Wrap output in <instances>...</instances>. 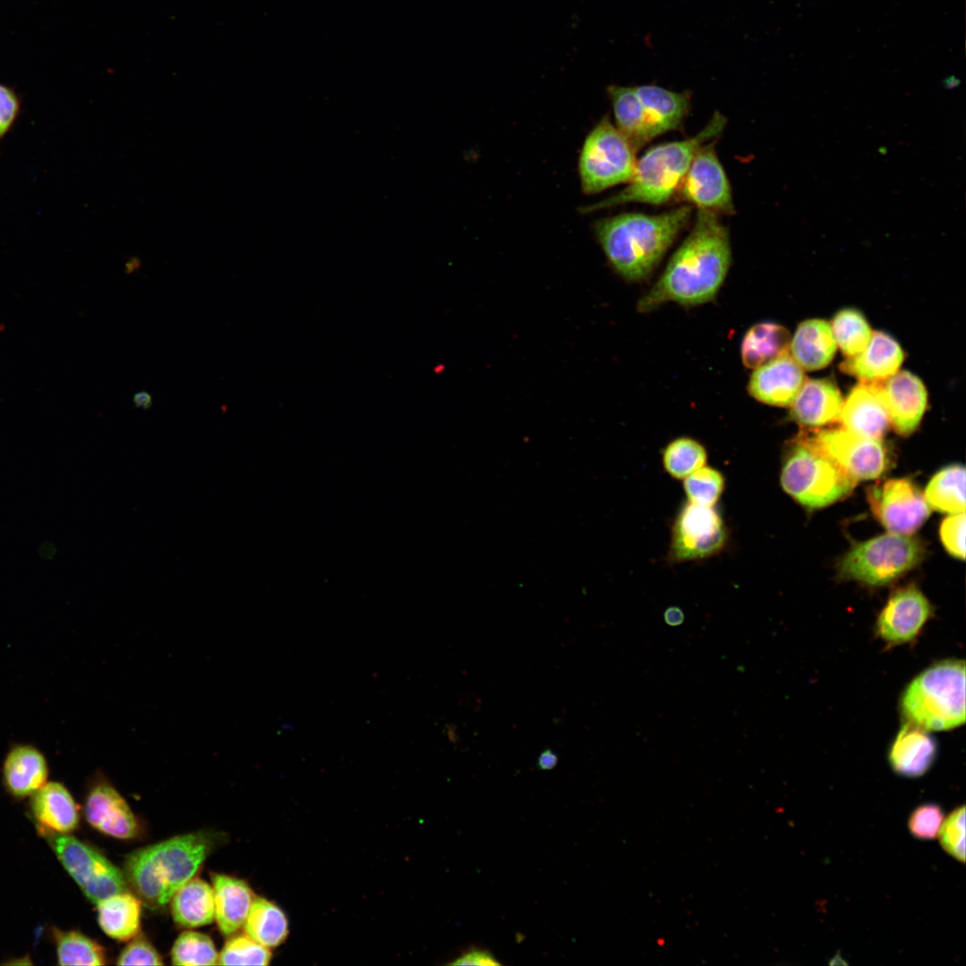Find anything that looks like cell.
<instances>
[{
	"mask_svg": "<svg viewBox=\"0 0 966 966\" xmlns=\"http://www.w3.org/2000/svg\"><path fill=\"white\" fill-rule=\"evenodd\" d=\"M52 934L56 946L58 964L92 966L106 964L104 948L83 933L54 928Z\"/></svg>",
	"mask_w": 966,
	"mask_h": 966,
	"instance_id": "33",
	"label": "cell"
},
{
	"mask_svg": "<svg viewBox=\"0 0 966 966\" xmlns=\"http://www.w3.org/2000/svg\"><path fill=\"white\" fill-rule=\"evenodd\" d=\"M634 88L654 138L679 127L690 106L687 92L671 91L653 84Z\"/></svg>",
	"mask_w": 966,
	"mask_h": 966,
	"instance_id": "25",
	"label": "cell"
},
{
	"mask_svg": "<svg viewBox=\"0 0 966 966\" xmlns=\"http://www.w3.org/2000/svg\"><path fill=\"white\" fill-rule=\"evenodd\" d=\"M222 838L215 832L198 831L140 848L125 860L127 883L148 907H163L195 876Z\"/></svg>",
	"mask_w": 966,
	"mask_h": 966,
	"instance_id": "3",
	"label": "cell"
},
{
	"mask_svg": "<svg viewBox=\"0 0 966 966\" xmlns=\"http://www.w3.org/2000/svg\"><path fill=\"white\" fill-rule=\"evenodd\" d=\"M118 965H163L157 949L144 936H140L129 943L120 953Z\"/></svg>",
	"mask_w": 966,
	"mask_h": 966,
	"instance_id": "42",
	"label": "cell"
},
{
	"mask_svg": "<svg viewBox=\"0 0 966 966\" xmlns=\"http://www.w3.org/2000/svg\"><path fill=\"white\" fill-rule=\"evenodd\" d=\"M843 398L838 387L828 379L804 381L791 404V416L808 427L826 425L839 416Z\"/></svg>",
	"mask_w": 966,
	"mask_h": 966,
	"instance_id": "22",
	"label": "cell"
},
{
	"mask_svg": "<svg viewBox=\"0 0 966 966\" xmlns=\"http://www.w3.org/2000/svg\"><path fill=\"white\" fill-rule=\"evenodd\" d=\"M171 911L174 920L183 928L210 924L215 918L213 887L200 878H191L173 895Z\"/></svg>",
	"mask_w": 966,
	"mask_h": 966,
	"instance_id": "28",
	"label": "cell"
},
{
	"mask_svg": "<svg viewBox=\"0 0 966 966\" xmlns=\"http://www.w3.org/2000/svg\"><path fill=\"white\" fill-rule=\"evenodd\" d=\"M140 266V259L137 257H131L124 264V272L125 274H131L137 271Z\"/></svg>",
	"mask_w": 966,
	"mask_h": 966,
	"instance_id": "48",
	"label": "cell"
},
{
	"mask_svg": "<svg viewBox=\"0 0 966 966\" xmlns=\"http://www.w3.org/2000/svg\"><path fill=\"white\" fill-rule=\"evenodd\" d=\"M885 407L890 425L901 435L919 426L926 410L928 395L923 383L909 371H897L878 381H866Z\"/></svg>",
	"mask_w": 966,
	"mask_h": 966,
	"instance_id": "14",
	"label": "cell"
},
{
	"mask_svg": "<svg viewBox=\"0 0 966 966\" xmlns=\"http://www.w3.org/2000/svg\"><path fill=\"white\" fill-rule=\"evenodd\" d=\"M808 440L856 480L876 479L886 468V452L880 439L836 428L820 431Z\"/></svg>",
	"mask_w": 966,
	"mask_h": 966,
	"instance_id": "11",
	"label": "cell"
},
{
	"mask_svg": "<svg viewBox=\"0 0 966 966\" xmlns=\"http://www.w3.org/2000/svg\"><path fill=\"white\" fill-rule=\"evenodd\" d=\"M132 402L136 408L148 410L152 406V395L145 390L139 391L134 394Z\"/></svg>",
	"mask_w": 966,
	"mask_h": 966,
	"instance_id": "47",
	"label": "cell"
},
{
	"mask_svg": "<svg viewBox=\"0 0 966 966\" xmlns=\"http://www.w3.org/2000/svg\"><path fill=\"white\" fill-rule=\"evenodd\" d=\"M727 538L724 521L715 506L687 502L674 519L668 557L673 563L709 558L723 550Z\"/></svg>",
	"mask_w": 966,
	"mask_h": 966,
	"instance_id": "10",
	"label": "cell"
},
{
	"mask_svg": "<svg viewBox=\"0 0 966 966\" xmlns=\"http://www.w3.org/2000/svg\"><path fill=\"white\" fill-rule=\"evenodd\" d=\"M838 419L843 428L874 439H880L890 425L885 407L866 381L852 388L843 402Z\"/></svg>",
	"mask_w": 966,
	"mask_h": 966,
	"instance_id": "20",
	"label": "cell"
},
{
	"mask_svg": "<svg viewBox=\"0 0 966 966\" xmlns=\"http://www.w3.org/2000/svg\"><path fill=\"white\" fill-rule=\"evenodd\" d=\"M902 715L926 731H945L965 722V664L946 660L927 668L907 686Z\"/></svg>",
	"mask_w": 966,
	"mask_h": 966,
	"instance_id": "5",
	"label": "cell"
},
{
	"mask_svg": "<svg viewBox=\"0 0 966 966\" xmlns=\"http://www.w3.org/2000/svg\"><path fill=\"white\" fill-rule=\"evenodd\" d=\"M731 257L728 231L717 214L698 209L691 231L640 299L638 311L650 312L670 301L691 307L713 301L726 277Z\"/></svg>",
	"mask_w": 966,
	"mask_h": 966,
	"instance_id": "1",
	"label": "cell"
},
{
	"mask_svg": "<svg viewBox=\"0 0 966 966\" xmlns=\"http://www.w3.org/2000/svg\"><path fill=\"white\" fill-rule=\"evenodd\" d=\"M682 206L657 215L623 213L594 223L610 266L630 282L646 279L691 219Z\"/></svg>",
	"mask_w": 966,
	"mask_h": 966,
	"instance_id": "2",
	"label": "cell"
},
{
	"mask_svg": "<svg viewBox=\"0 0 966 966\" xmlns=\"http://www.w3.org/2000/svg\"><path fill=\"white\" fill-rule=\"evenodd\" d=\"M856 481L808 439L792 444L783 460L782 488L809 508L825 507L843 498Z\"/></svg>",
	"mask_w": 966,
	"mask_h": 966,
	"instance_id": "6",
	"label": "cell"
},
{
	"mask_svg": "<svg viewBox=\"0 0 966 966\" xmlns=\"http://www.w3.org/2000/svg\"><path fill=\"white\" fill-rule=\"evenodd\" d=\"M791 337L788 330L773 322L752 326L744 335L741 344L743 365L757 369L765 363L788 353Z\"/></svg>",
	"mask_w": 966,
	"mask_h": 966,
	"instance_id": "30",
	"label": "cell"
},
{
	"mask_svg": "<svg viewBox=\"0 0 966 966\" xmlns=\"http://www.w3.org/2000/svg\"><path fill=\"white\" fill-rule=\"evenodd\" d=\"M923 553L919 539L888 532L854 546L841 561L839 572L845 579L882 586L915 567Z\"/></svg>",
	"mask_w": 966,
	"mask_h": 966,
	"instance_id": "8",
	"label": "cell"
},
{
	"mask_svg": "<svg viewBox=\"0 0 966 966\" xmlns=\"http://www.w3.org/2000/svg\"><path fill=\"white\" fill-rule=\"evenodd\" d=\"M830 326L836 345L848 358L860 352L872 335L864 317L852 309L840 310Z\"/></svg>",
	"mask_w": 966,
	"mask_h": 966,
	"instance_id": "35",
	"label": "cell"
},
{
	"mask_svg": "<svg viewBox=\"0 0 966 966\" xmlns=\"http://www.w3.org/2000/svg\"><path fill=\"white\" fill-rule=\"evenodd\" d=\"M215 919L220 932L233 935L246 920L255 895L250 886L237 877L212 873Z\"/></svg>",
	"mask_w": 966,
	"mask_h": 966,
	"instance_id": "23",
	"label": "cell"
},
{
	"mask_svg": "<svg viewBox=\"0 0 966 966\" xmlns=\"http://www.w3.org/2000/svg\"><path fill=\"white\" fill-rule=\"evenodd\" d=\"M805 381L802 368L789 353L755 369L747 389L758 402L773 406H789Z\"/></svg>",
	"mask_w": 966,
	"mask_h": 966,
	"instance_id": "17",
	"label": "cell"
},
{
	"mask_svg": "<svg viewBox=\"0 0 966 966\" xmlns=\"http://www.w3.org/2000/svg\"><path fill=\"white\" fill-rule=\"evenodd\" d=\"M84 812L88 823L104 835L123 840L139 835V823L130 806L117 790L102 778L90 787Z\"/></svg>",
	"mask_w": 966,
	"mask_h": 966,
	"instance_id": "16",
	"label": "cell"
},
{
	"mask_svg": "<svg viewBox=\"0 0 966 966\" xmlns=\"http://www.w3.org/2000/svg\"><path fill=\"white\" fill-rule=\"evenodd\" d=\"M243 926L249 936L268 948L281 945L288 935V920L284 911L261 897H255Z\"/></svg>",
	"mask_w": 966,
	"mask_h": 966,
	"instance_id": "31",
	"label": "cell"
},
{
	"mask_svg": "<svg viewBox=\"0 0 966 966\" xmlns=\"http://www.w3.org/2000/svg\"><path fill=\"white\" fill-rule=\"evenodd\" d=\"M65 870L94 903L127 891V879L118 867L92 846L70 835L40 830Z\"/></svg>",
	"mask_w": 966,
	"mask_h": 966,
	"instance_id": "9",
	"label": "cell"
},
{
	"mask_svg": "<svg viewBox=\"0 0 966 966\" xmlns=\"http://www.w3.org/2000/svg\"><path fill=\"white\" fill-rule=\"evenodd\" d=\"M942 84L947 89H953L960 85V80L954 75H950L943 80Z\"/></svg>",
	"mask_w": 966,
	"mask_h": 966,
	"instance_id": "49",
	"label": "cell"
},
{
	"mask_svg": "<svg viewBox=\"0 0 966 966\" xmlns=\"http://www.w3.org/2000/svg\"><path fill=\"white\" fill-rule=\"evenodd\" d=\"M682 480L688 502L706 506H715L725 487L723 473L707 465L693 471Z\"/></svg>",
	"mask_w": 966,
	"mask_h": 966,
	"instance_id": "37",
	"label": "cell"
},
{
	"mask_svg": "<svg viewBox=\"0 0 966 966\" xmlns=\"http://www.w3.org/2000/svg\"><path fill=\"white\" fill-rule=\"evenodd\" d=\"M678 191L684 200L698 209L716 214L734 212L730 183L714 142L704 144L696 152Z\"/></svg>",
	"mask_w": 966,
	"mask_h": 966,
	"instance_id": "13",
	"label": "cell"
},
{
	"mask_svg": "<svg viewBox=\"0 0 966 966\" xmlns=\"http://www.w3.org/2000/svg\"><path fill=\"white\" fill-rule=\"evenodd\" d=\"M790 350L802 369L815 370L826 367L836 351L830 324L818 318L801 323L791 340Z\"/></svg>",
	"mask_w": 966,
	"mask_h": 966,
	"instance_id": "26",
	"label": "cell"
},
{
	"mask_svg": "<svg viewBox=\"0 0 966 966\" xmlns=\"http://www.w3.org/2000/svg\"><path fill=\"white\" fill-rule=\"evenodd\" d=\"M931 612L929 601L918 588L900 589L889 597L881 611L877 621V632L888 644L909 642L919 633Z\"/></svg>",
	"mask_w": 966,
	"mask_h": 966,
	"instance_id": "15",
	"label": "cell"
},
{
	"mask_svg": "<svg viewBox=\"0 0 966 966\" xmlns=\"http://www.w3.org/2000/svg\"><path fill=\"white\" fill-rule=\"evenodd\" d=\"M635 150L607 116L589 132L580 148L578 172L582 191L596 194L633 177Z\"/></svg>",
	"mask_w": 966,
	"mask_h": 966,
	"instance_id": "7",
	"label": "cell"
},
{
	"mask_svg": "<svg viewBox=\"0 0 966 966\" xmlns=\"http://www.w3.org/2000/svg\"><path fill=\"white\" fill-rule=\"evenodd\" d=\"M30 797V811L39 831L70 834L77 829L78 806L62 783L47 782Z\"/></svg>",
	"mask_w": 966,
	"mask_h": 966,
	"instance_id": "19",
	"label": "cell"
},
{
	"mask_svg": "<svg viewBox=\"0 0 966 966\" xmlns=\"http://www.w3.org/2000/svg\"><path fill=\"white\" fill-rule=\"evenodd\" d=\"M557 763L558 756L550 749L542 750L537 758V767L541 770H551Z\"/></svg>",
	"mask_w": 966,
	"mask_h": 966,
	"instance_id": "45",
	"label": "cell"
},
{
	"mask_svg": "<svg viewBox=\"0 0 966 966\" xmlns=\"http://www.w3.org/2000/svg\"><path fill=\"white\" fill-rule=\"evenodd\" d=\"M903 353L894 339L882 332H874L866 347L841 364L843 372L861 381H878L896 373Z\"/></svg>",
	"mask_w": 966,
	"mask_h": 966,
	"instance_id": "21",
	"label": "cell"
},
{
	"mask_svg": "<svg viewBox=\"0 0 966 966\" xmlns=\"http://www.w3.org/2000/svg\"><path fill=\"white\" fill-rule=\"evenodd\" d=\"M611 101L616 128L637 151L654 139L645 109L634 87L610 85Z\"/></svg>",
	"mask_w": 966,
	"mask_h": 966,
	"instance_id": "27",
	"label": "cell"
},
{
	"mask_svg": "<svg viewBox=\"0 0 966 966\" xmlns=\"http://www.w3.org/2000/svg\"><path fill=\"white\" fill-rule=\"evenodd\" d=\"M450 965H477V966H498L501 963L495 955L485 948L470 946L463 951L457 958L449 962Z\"/></svg>",
	"mask_w": 966,
	"mask_h": 966,
	"instance_id": "44",
	"label": "cell"
},
{
	"mask_svg": "<svg viewBox=\"0 0 966 966\" xmlns=\"http://www.w3.org/2000/svg\"><path fill=\"white\" fill-rule=\"evenodd\" d=\"M49 767L41 750L32 743H13L2 765V780L7 792L22 799L34 794L47 783Z\"/></svg>",
	"mask_w": 966,
	"mask_h": 966,
	"instance_id": "18",
	"label": "cell"
},
{
	"mask_svg": "<svg viewBox=\"0 0 966 966\" xmlns=\"http://www.w3.org/2000/svg\"><path fill=\"white\" fill-rule=\"evenodd\" d=\"M271 960L268 947L248 935L229 938L218 956L220 965H267Z\"/></svg>",
	"mask_w": 966,
	"mask_h": 966,
	"instance_id": "38",
	"label": "cell"
},
{
	"mask_svg": "<svg viewBox=\"0 0 966 966\" xmlns=\"http://www.w3.org/2000/svg\"><path fill=\"white\" fill-rule=\"evenodd\" d=\"M171 956L174 965H215L218 964L219 953L208 936L184 931L175 940Z\"/></svg>",
	"mask_w": 966,
	"mask_h": 966,
	"instance_id": "36",
	"label": "cell"
},
{
	"mask_svg": "<svg viewBox=\"0 0 966 966\" xmlns=\"http://www.w3.org/2000/svg\"><path fill=\"white\" fill-rule=\"evenodd\" d=\"M97 905V920L102 930L110 937L128 941L140 928L141 901L127 891L113 894Z\"/></svg>",
	"mask_w": 966,
	"mask_h": 966,
	"instance_id": "29",
	"label": "cell"
},
{
	"mask_svg": "<svg viewBox=\"0 0 966 966\" xmlns=\"http://www.w3.org/2000/svg\"><path fill=\"white\" fill-rule=\"evenodd\" d=\"M19 107V99L13 90L0 84V137L4 136L13 123Z\"/></svg>",
	"mask_w": 966,
	"mask_h": 966,
	"instance_id": "43",
	"label": "cell"
},
{
	"mask_svg": "<svg viewBox=\"0 0 966 966\" xmlns=\"http://www.w3.org/2000/svg\"><path fill=\"white\" fill-rule=\"evenodd\" d=\"M708 452L699 441L689 436L677 437L667 444L662 453L665 470L675 479L688 475L706 465Z\"/></svg>",
	"mask_w": 966,
	"mask_h": 966,
	"instance_id": "34",
	"label": "cell"
},
{
	"mask_svg": "<svg viewBox=\"0 0 966 966\" xmlns=\"http://www.w3.org/2000/svg\"><path fill=\"white\" fill-rule=\"evenodd\" d=\"M664 620L670 626H678L684 621V613L678 606H670L664 613Z\"/></svg>",
	"mask_w": 966,
	"mask_h": 966,
	"instance_id": "46",
	"label": "cell"
},
{
	"mask_svg": "<svg viewBox=\"0 0 966 966\" xmlns=\"http://www.w3.org/2000/svg\"><path fill=\"white\" fill-rule=\"evenodd\" d=\"M725 123V117L716 112L695 136L649 148L637 161L627 187L599 202L580 208V211L590 213L631 202L652 205L667 202L678 191L696 152L718 136Z\"/></svg>",
	"mask_w": 966,
	"mask_h": 966,
	"instance_id": "4",
	"label": "cell"
},
{
	"mask_svg": "<svg viewBox=\"0 0 966 966\" xmlns=\"http://www.w3.org/2000/svg\"><path fill=\"white\" fill-rule=\"evenodd\" d=\"M943 849L954 859L965 860V808L961 806L949 814L939 830Z\"/></svg>",
	"mask_w": 966,
	"mask_h": 966,
	"instance_id": "39",
	"label": "cell"
},
{
	"mask_svg": "<svg viewBox=\"0 0 966 966\" xmlns=\"http://www.w3.org/2000/svg\"><path fill=\"white\" fill-rule=\"evenodd\" d=\"M965 513H953L945 518L940 526V538L952 555L965 557Z\"/></svg>",
	"mask_w": 966,
	"mask_h": 966,
	"instance_id": "41",
	"label": "cell"
},
{
	"mask_svg": "<svg viewBox=\"0 0 966 966\" xmlns=\"http://www.w3.org/2000/svg\"><path fill=\"white\" fill-rule=\"evenodd\" d=\"M927 732L909 722L902 725L888 755L895 773L917 777L928 770L935 759L936 746Z\"/></svg>",
	"mask_w": 966,
	"mask_h": 966,
	"instance_id": "24",
	"label": "cell"
},
{
	"mask_svg": "<svg viewBox=\"0 0 966 966\" xmlns=\"http://www.w3.org/2000/svg\"><path fill=\"white\" fill-rule=\"evenodd\" d=\"M965 469L950 465L939 470L928 482L923 495L928 504L943 513L965 510Z\"/></svg>",
	"mask_w": 966,
	"mask_h": 966,
	"instance_id": "32",
	"label": "cell"
},
{
	"mask_svg": "<svg viewBox=\"0 0 966 966\" xmlns=\"http://www.w3.org/2000/svg\"><path fill=\"white\" fill-rule=\"evenodd\" d=\"M868 500L876 518L889 532L911 535L928 518L929 505L907 479H893L872 486Z\"/></svg>",
	"mask_w": 966,
	"mask_h": 966,
	"instance_id": "12",
	"label": "cell"
},
{
	"mask_svg": "<svg viewBox=\"0 0 966 966\" xmlns=\"http://www.w3.org/2000/svg\"><path fill=\"white\" fill-rule=\"evenodd\" d=\"M944 817V812L938 805L922 804L910 816L908 823L910 832L919 839H934L938 835Z\"/></svg>",
	"mask_w": 966,
	"mask_h": 966,
	"instance_id": "40",
	"label": "cell"
}]
</instances>
